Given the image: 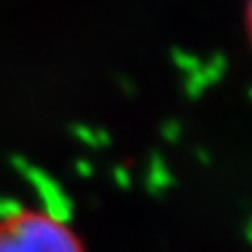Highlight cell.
Listing matches in <instances>:
<instances>
[{
	"mask_svg": "<svg viewBox=\"0 0 252 252\" xmlns=\"http://www.w3.org/2000/svg\"><path fill=\"white\" fill-rule=\"evenodd\" d=\"M243 25H246L248 40L252 45V0H246V9H243Z\"/></svg>",
	"mask_w": 252,
	"mask_h": 252,
	"instance_id": "2",
	"label": "cell"
},
{
	"mask_svg": "<svg viewBox=\"0 0 252 252\" xmlns=\"http://www.w3.org/2000/svg\"><path fill=\"white\" fill-rule=\"evenodd\" d=\"M0 252H85V248L63 219L23 208L0 219Z\"/></svg>",
	"mask_w": 252,
	"mask_h": 252,
	"instance_id": "1",
	"label": "cell"
}]
</instances>
